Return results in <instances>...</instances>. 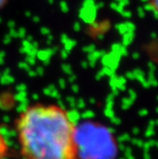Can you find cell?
<instances>
[{
    "mask_svg": "<svg viewBox=\"0 0 158 159\" xmlns=\"http://www.w3.org/2000/svg\"><path fill=\"white\" fill-rule=\"evenodd\" d=\"M7 1H8V0H0V9H1L6 4Z\"/></svg>",
    "mask_w": 158,
    "mask_h": 159,
    "instance_id": "7a4b0ae2",
    "label": "cell"
},
{
    "mask_svg": "<svg viewBox=\"0 0 158 159\" xmlns=\"http://www.w3.org/2000/svg\"><path fill=\"white\" fill-rule=\"evenodd\" d=\"M16 134L22 159H77L74 124L59 106L27 108L17 119Z\"/></svg>",
    "mask_w": 158,
    "mask_h": 159,
    "instance_id": "6da1fadb",
    "label": "cell"
}]
</instances>
